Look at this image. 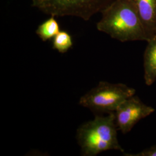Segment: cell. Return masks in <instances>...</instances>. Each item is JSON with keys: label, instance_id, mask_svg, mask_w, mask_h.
I'll list each match as a JSON object with an SVG mask.
<instances>
[{"label": "cell", "instance_id": "cell-3", "mask_svg": "<svg viewBox=\"0 0 156 156\" xmlns=\"http://www.w3.org/2000/svg\"><path fill=\"white\" fill-rule=\"evenodd\" d=\"M135 90L123 83L102 81L83 95L79 104L95 113L115 112L124 101L134 96Z\"/></svg>", "mask_w": 156, "mask_h": 156}, {"label": "cell", "instance_id": "cell-5", "mask_svg": "<svg viewBox=\"0 0 156 156\" xmlns=\"http://www.w3.org/2000/svg\"><path fill=\"white\" fill-rule=\"evenodd\" d=\"M154 111L153 107L146 105L134 95L124 101L115 112L117 129L123 134H126L140 120Z\"/></svg>", "mask_w": 156, "mask_h": 156}, {"label": "cell", "instance_id": "cell-8", "mask_svg": "<svg viewBox=\"0 0 156 156\" xmlns=\"http://www.w3.org/2000/svg\"><path fill=\"white\" fill-rule=\"evenodd\" d=\"M60 31V26L55 17L50 18L41 23L36 30V34L44 42L54 38Z\"/></svg>", "mask_w": 156, "mask_h": 156}, {"label": "cell", "instance_id": "cell-6", "mask_svg": "<svg viewBox=\"0 0 156 156\" xmlns=\"http://www.w3.org/2000/svg\"><path fill=\"white\" fill-rule=\"evenodd\" d=\"M148 41L156 34V0H132Z\"/></svg>", "mask_w": 156, "mask_h": 156}, {"label": "cell", "instance_id": "cell-1", "mask_svg": "<svg viewBox=\"0 0 156 156\" xmlns=\"http://www.w3.org/2000/svg\"><path fill=\"white\" fill-rule=\"evenodd\" d=\"M101 13V19L97 24L98 31L122 42L148 41L132 0H114Z\"/></svg>", "mask_w": 156, "mask_h": 156}, {"label": "cell", "instance_id": "cell-10", "mask_svg": "<svg viewBox=\"0 0 156 156\" xmlns=\"http://www.w3.org/2000/svg\"><path fill=\"white\" fill-rule=\"evenodd\" d=\"M127 156H156V145H153L149 148L135 154H127Z\"/></svg>", "mask_w": 156, "mask_h": 156}, {"label": "cell", "instance_id": "cell-7", "mask_svg": "<svg viewBox=\"0 0 156 156\" xmlns=\"http://www.w3.org/2000/svg\"><path fill=\"white\" fill-rule=\"evenodd\" d=\"M144 57L145 83L151 86L156 80V34L147 42Z\"/></svg>", "mask_w": 156, "mask_h": 156}, {"label": "cell", "instance_id": "cell-9", "mask_svg": "<svg viewBox=\"0 0 156 156\" xmlns=\"http://www.w3.org/2000/svg\"><path fill=\"white\" fill-rule=\"evenodd\" d=\"M53 49L65 53L73 46V38L67 31H60L53 40Z\"/></svg>", "mask_w": 156, "mask_h": 156}, {"label": "cell", "instance_id": "cell-4", "mask_svg": "<svg viewBox=\"0 0 156 156\" xmlns=\"http://www.w3.org/2000/svg\"><path fill=\"white\" fill-rule=\"evenodd\" d=\"M114 0H32L31 6L46 15L55 17H78L89 20Z\"/></svg>", "mask_w": 156, "mask_h": 156}, {"label": "cell", "instance_id": "cell-2", "mask_svg": "<svg viewBox=\"0 0 156 156\" xmlns=\"http://www.w3.org/2000/svg\"><path fill=\"white\" fill-rule=\"evenodd\" d=\"M115 112L106 116H96L84 123L77 131L78 144L84 156H94L105 151H124L119 144Z\"/></svg>", "mask_w": 156, "mask_h": 156}]
</instances>
